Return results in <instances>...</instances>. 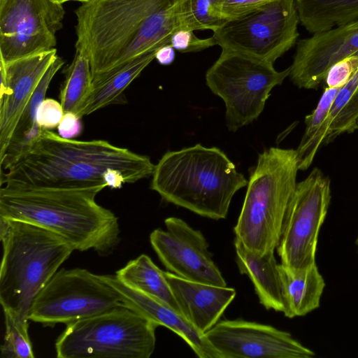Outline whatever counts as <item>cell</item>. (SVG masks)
I'll return each mask as SVG.
<instances>
[{
    "label": "cell",
    "instance_id": "28",
    "mask_svg": "<svg viewBox=\"0 0 358 358\" xmlns=\"http://www.w3.org/2000/svg\"><path fill=\"white\" fill-rule=\"evenodd\" d=\"M340 88L327 87L315 109L305 118L306 129L299 145L306 144L318 131L327 118Z\"/></svg>",
    "mask_w": 358,
    "mask_h": 358
},
{
    "label": "cell",
    "instance_id": "6",
    "mask_svg": "<svg viewBox=\"0 0 358 358\" xmlns=\"http://www.w3.org/2000/svg\"><path fill=\"white\" fill-rule=\"evenodd\" d=\"M172 0H88L75 10L76 50L90 60L92 80L124 63L146 21Z\"/></svg>",
    "mask_w": 358,
    "mask_h": 358
},
{
    "label": "cell",
    "instance_id": "31",
    "mask_svg": "<svg viewBox=\"0 0 358 358\" xmlns=\"http://www.w3.org/2000/svg\"><path fill=\"white\" fill-rule=\"evenodd\" d=\"M64 115L60 102L50 98L45 99L37 110L36 123L44 129H54L58 127Z\"/></svg>",
    "mask_w": 358,
    "mask_h": 358
},
{
    "label": "cell",
    "instance_id": "7",
    "mask_svg": "<svg viewBox=\"0 0 358 358\" xmlns=\"http://www.w3.org/2000/svg\"><path fill=\"white\" fill-rule=\"evenodd\" d=\"M158 325L126 304L66 324L58 358H149Z\"/></svg>",
    "mask_w": 358,
    "mask_h": 358
},
{
    "label": "cell",
    "instance_id": "18",
    "mask_svg": "<svg viewBox=\"0 0 358 358\" xmlns=\"http://www.w3.org/2000/svg\"><path fill=\"white\" fill-rule=\"evenodd\" d=\"M164 273L182 315L203 334L218 322L236 294L232 287L184 279L169 271Z\"/></svg>",
    "mask_w": 358,
    "mask_h": 358
},
{
    "label": "cell",
    "instance_id": "11",
    "mask_svg": "<svg viewBox=\"0 0 358 358\" xmlns=\"http://www.w3.org/2000/svg\"><path fill=\"white\" fill-rule=\"evenodd\" d=\"M331 198L330 179L317 167L297 182L276 248L281 264L301 270L315 264L318 235Z\"/></svg>",
    "mask_w": 358,
    "mask_h": 358
},
{
    "label": "cell",
    "instance_id": "17",
    "mask_svg": "<svg viewBox=\"0 0 358 358\" xmlns=\"http://www.w3.org/2000/svg\"><path fill=\"white\" fill-rule=\"evenodd\" d=\"M121 296L124 303L179 336L199 358H221L205 334L197 330L181 313L164 302L122 282L115 275H101Z\"/></svg>",
    "mask_w": 358,
    "mask_h": 358
},
{
    "label": "cell",
    "instance_id": "23",
    "mask_svg": "<svg viewBox=\"0 0 358 358\" xmlns=\"http://www.w3.org/2000/svg\"><path fill=\"white\" fill-rule=\"evenodd\" d=\"M164 273L149 256L143 254L117 271L115 275L128 287L148 294L181 313Z\"/></svg>",
    "mask_w": 358,
    "mask_h": 358
},
{
    "label": "cell",
    "instance_id": "8",
    "mask_svg": "<svg viewBox=\"0 0 358 358\" xmlns=\"http://www.w3.org/2000/svg\"><path fill=\"white\" fill-rule=\"evenodd\" d=\"M289 73V66L278 71L273 64L222 49L206 73V83L223 100L227 129L235 132L258 118L271 90Z\"/></svg>",
    "mask_w": 358,
    "mask_h": 358
},
{
    "label": "cell",
    "instance_id": "15",
    "mask_svg": "<svg viewBox=\"0 0 358 358\" xmlns=\"http://www.w3.org/2000/svg\"><path fill=\"white\" fill-rule=\"evenodd\" d=\"M289 77L299 88L317 89L336 63L358 54V20L296 42Z\"/></svg>",
    "mask_w": 358,
    "mask_h": 358
},
{
    "label": "cell",
    "instance_id": "33",
    "mask_svg": "<svg viewBox=\"0 0 358 358\" xmlns=\"http://www.w3.org/2000/svg\"><path fill=\"white\" fill-rule=\"evenodd\" d=\"M81 117L73 112L64 113L57 127L59 135L66 139H73L82 131Z\"/></svg>",
    "mask_w": 358,
    "mask_h": 358
},
{
    "label": "cell",
    "instance_id": "5",
    "mask_svg": "<svg viewBox=\"0 0 358 358\" xmlns=\"http://www.w3.org/2000/svg\"><path fill=\"white\" fill-rule=\"evenodd\" d=\"M298 171L296 150L271 147L259 154L234 228L248 250L263 255L277 248Z\"/></svg>",
    "mask_w": 358,
    "mask_h": 358
},
{
    "label": "cell",
    "instance_id": "9",
    "mask_svg": "<svg viewBox=\"0 0 358 358\" xmlns=\"http://www.w3.org/2000/svg\"><path fill=\"white\" fill-rule=\"evenodd\" d=\"M299 18L294 0H273L213 31L222 49L274 64L298 41Z\"/></svg>",
    "mask_w": 358,
    "mask_h": 358
},
{
    "label": "cell",
    "instance_id": "21",
    "mask_svg": "<svg viewBox=\"0 0 358 358\" xmlns=\"http://www.w3.org/2000/svg\"><path fill=\"white\" fill-rule=\"evenodd\" d=\"M157 50L140 55L92 80V88L78 116L90 115L118 101L125 89L155 59Z\"/></svg>",
    "mask_w": 358,
    "mask_h": 358
},
{
    "label": "cell",
    "instance_id": "25",
    "mask_svg": "<svg viewBox=\"0 0 358 358\" xmlns=\"http://www.w3.org/2000/svg\"><path fill=\"white\" fill-rule=\"evenodd\" d=\"M65 80L59 98L64 113L78 115L92 88V75L86 55L76 50L71 63L64 70Z\"/></svg>",
    "mask_w": 358,
    "mask_h": 358
},
{
    "label": "cell",
    "instance_id": "20",
    "mask_svg": "<svg viewBox=\"0 0 358 358\" xmlns=\"http://www.w3.org/2000/svg\"><path fill=\"white\" fill-rule=\"evenodd\" d=\"M285 317L303 316L317 309L325 282L316 264L301 270H292L278 264Z\"/></svg>",
    "mask_w": 358,
    "mask_h": 358
},
{
    "label": "cell",
    "instance_id": "2",
    "mask_svg": "<svg viewBox=\"0 0 358 358\" xmlns=\"http://www.w3.org/2000/svg\"><path fill=\"white\" fill-rule=\"evenodd\" d=\"M105 186L83 188L5 185L0 217L31 223L64 238L74 250L110 255L120 241L117 217L96 201Z\"/></svg>",
    "mask_w": 358,
    "mask_h": 358
},
{
    "label": "cell",
    "instance_id": "19",
    "mask_svg": "<svg viewBox=\"0 0 358 358\" xmlns=\"http://www.w3.org/2000/svg\"><path fill=\"white\" fill-rule=\"evenodd\" d=\"M234 245L239 272L251 280L259 303L267 310L283 312L278 264L274 252L263 255L252 252L236 237Z\"/></svg>",
    "mask_w": 358,
    "mask_h": 358
},
{
    "label": "cell",
    "instance_id": "13",
    "mask_svg": "<svg viewBox=\"0 0 358 358\" xmlns=\"http://www.w3.org/2000/svg\"><path fill=\"white\" fill-rule=\"evenodd\" d=\"M164 224L166 230L155 229L150 241L166 269L184 279L227 286L201 231L176 217H167Z\"/></svg>",
    "mask_w": 358,
    "mask_h": 358
},
{
    "label": "cell",
    "instance_id": "10",
    "mask_svg": "<svg viewBox=\"0 0 358 358\" xmlns=\"http://www.w3.org/2000/svg\"><path fill=\"white\" fill-rule=\"evenodd\" d=\"M124 303L101 275L85 268H62L34 299L29 320L44 326L68 324Z\"/></svg>",
    "mask_w": 358,
    "mask_h": 358
},
{
    "label": "cell",
    "instance_id": "3",
    "mask_svg": "<svg viewBox=\"0 0 358 358\" xmlns=\"http://www.w3.org/2000/svg\"><path fill=\"white\" fill-rule=\"evenodd\" d=\"M248 182L222 150L197 143L164 154L155 166L150 188L166 202L220 220Z\"/></svg>",
    "mask_w": 358,
    "mask_h": 358
},
{
    "label": "cell",
    "instance_id": "27",
    "mask_svg": "<svg viewBox=\"0 0 358 358\" xmlns=\"http://www.w3.org/2000/svg\"><path fill=\"white\" fill-rule=\"evenodd\" d=\"M6 331L1 346V357L5 358H34V355L28 334L29 325L15 321L4 313Z\"/></svg>",
    "mask_w": 358,
    "mask_h": 358
},
{
    "label": "cell",
    "instance_id": "22",
    "mask_svg": "<svg viewBox=\"0 0 358 358\" xmlns=\"http://www.w3.org/2000/svg\"><path fill=\"white\" fill-rule=\"evenodd\" d=\"M64 64L57 55L36 87L22 113L3 157L0 159L1 171H6L29 148L44 129L36 123L37 110L45 99L49 85Z\"/></svg>",
    "mask_w": 358,
    "mask_h": 358
},
{
    "label": "cell",
    "instance_id": "36",
    "mask_svg": "<svg viewBox=\"0 0 358 358\" xmlns=\"http://www.w3.org/2000/svg\"><path fill=\"white\" fill-rule=\"evenodd\" d=\"M356 245H357V248H358V238H357V240H356Z\"/></svg>",
    "mask_w": 358,
    "mask_h": 358
},
{
    "label": "cell",
    "instance_id": "32",
    "mask_svg": "<svg viewBox=\"0 0 358 358\" xmlns=\"http://www.w3.org/2000/svg\"><path fill=\"white\" fill-rule=\"evenodd\" d=\"M273 0H221L218 11L220 17L229 20L241 16Z\"/></svg>",
    "mask_w": 358,
    "mask_h": 358
},
{
    "label": "cell",
    "instance_id": "30",
    "mask_svg": "<svg viewBox=\"0 0 358 358\" xmlns=\"http://www.w3.org/2000/svg\"><path fill=\"white\" fill-rule=\"evenodd\" d=\"M358 71V54L336 63L329 70L325 80L329 87H343Z\"/></svg>",
    "mask_w": 358,
    "mask_h": 358
},
{
    "label": "cell",
    "instance_id": "26",
    "mask_svg": "<svg viewBox=\"0 0 358 358\" xmlns=\"http://www.w3.org/2000/svg\"><path fill=\"white\" fill-rule=\"evenodd\" d=\"M221 0H182L187 30H215L225 21L219 14Z\"/></svg>",
    "mask_w": 358,
    "mask_h": 358
},
{
    "label": "cell",
    "instance_id": "12",
    "mask_svg": "<svg viewBox=\"0 0 358 358\" xmlns=\"http://www.w3.org/2000/svg\"><path fill=\"white\" fill-rule=\"evenodd\" d=\"M65 10L56 0H0V59L55 48Z\"/></svg>",
    "mask_w": 358,
    "mask_h": 358
},
{
    "label": "cell",
    "instance_id": "4",
    "mask_svg": "<svg viewBox=\"0 0 358 358\" xmlns=\"http://www.w3.org/2000/svg\"><path fill=\"white\" fill-rule=\"evenodd\" d=\"M0 237V302L3 313L29 325L34 299L74 249L48 229L1 217Z\"/></svg>",
    "mask_w": 358,
    "mask_h": 358
},
{
    "label": "cell",
    "instance_id": "35",
    "mask_svg": "<svg viewBox=\"0 0 358 358\" xmlns=\"http://www.w3.org/2000/svg\"><path fill=\"white\" fill-rule=\"evenodd\" d=\"M57 1H59L62 3H64L65 2H68V1H78V2H80V3H84V2H86L88 0H56Z\"/></svg>",
    "mask_w": 358,
    "mask_h": 358
},
{
    "label": "cell",
    "instance_id": "34",
    "mask_svg": "<svg viewBox=\"0 0 358 358\" xmlns=\"http://www.w3.org/2000/svg\"><path fill=\"white\" fill-rule=\"evenodd\" d=\"M155 59L162 65H169L174 61L175 49L171 45H164L157 50Z\"/></svg>",
    "mask_w": 358,
    "mask_h": 358
},
{
    "label": "cell",
    "instance_id": "29",
    "mask_svg": "<svg viewBox=\"0 0 358 358\" xmlns=\"http://www.w3.org/2000/svg\"><path fill=\"white\" fill-rule=\"evenodd\" d=\"M171 45L177 51L184 53L201 51L217 43L213 36L200 38L194 34V31L181 29L173 35Z\"/></svg>",
    "mask_w": 358,
    "mask_h": 358
},
{
    "label": "cell",
    "instance_id": "24",
    "mask_svg": "<svg viewBox=\"0 0 358 358\" xmlns=\"http://www.w3.org/2000/svg\"><path fill=\"white\" fill-rule=\"evenodd\" d=\"M299 22L310 33L358 20V0H294Z\"/></svg>",
    "mask_w": 358,
    "mask_h": 358
},
{
    "label": "cell",
    "instance_id": "14",
    "mask_svg": "<svg viewBox=\"0 0 358 358\" xmlns=\"http://www.w3.org/2000/svg\"><path fill=\"white\" fill-rule=\"evenodd\" d=\"M221 358H311L315 352L272 326L243 320L218 322L205 333Z\"/></svg>",
    "mask_w": 358,
    "mask_h": 358
},
{
    "label": "cell",
    "instance_id": "1",
    "mask_svg": "<svg viewBox=\"0 0 358 358\" xmlns=\"http://www.w3.org/2000/svg\"><path fill=\"white\" fill-rule=\"evenodd\" d=\"M149 157L104 140L77 141L43 129L6 171L1 185L119 189L153 173Z\"/></svg>",
    "mask_w": 358,
    "mask_h": 358
},
{
    "label": "cell",
    "instance_id": "16",
    "mask_svg": "<svg viewBox=\"0 0 358 358\" xmlns=\"http://www.w3.org/2000/svg\"><path fill=\"white\" fill-rule=\"evenodd\" d=\"M57 57L53 48L8 63L0 59V72L7 84L6 91L0 94V159L34 90Z\"/></svg>",
    "mask_w": 358,
    "mask_h": 358
}]
</instances>
